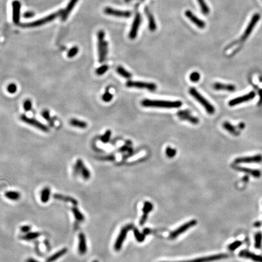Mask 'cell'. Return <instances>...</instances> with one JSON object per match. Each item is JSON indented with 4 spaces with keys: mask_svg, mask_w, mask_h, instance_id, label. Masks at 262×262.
<instances>
[{
    "mask_svg": "<svg viewBox=\"0 0 262 262\" xmlns=\"http://www.w3.org/2000/svg\"><path fill=\"white\" fill-rule=\"evenodd\" d=\"M98 36V51L100 63L105 61L108 52V43L104 40L105 33L103 30H100L97 33Z\"/></svg>",
    "mask_w": 262,
    "mask_h": 262,
    "instance_id": "3957f363",
    "label": "cell"
},
{
    "mask_svg": "<svg viewBox=\"0 0 262 262\" xmlns=\"http://www.w3.org/2000/svg\"><path fill=\"white\" fill-rule=\"evenodd\" d=\"M196 225H197V221L196 220H191V221L187 222L186 223L181 225L180 227H179L178 229H177L174 232L171 233L170 235V238L171 239H174L179 235L186 231L188 230H189V228H191V227H192Z\"/></svg>",
    "mask_w": 262,
    "mask_h": 262,
    "instance_id": "7c38bea8",
    "label": "cell"
},
{
    "mask_svg": "<svg viewBox=\"0 0 262 262\" xmlns=\"http://www.w3.org/2000/svg\"><path fill=\"white\" fill-rule=\"evenodd\" d=\"M26 262H38V261H37L36 260H35V259H32V258H29L27 260H26Z\"/></svg>",
    "mask_w": 262,
    "mask_h": 262,
    "instance_id": "816d5d0a",
    "label": "cell"
},
{
    "mask_svg": "<svg viewBox=\"0 0 262 262\" xmlns=\"http://www.w3.org/2000/svg\"><path fill=\"white\" fill-rule=\"evenodd\" d=\"M104 12L108 15L122 18H129L132 15V13L130 11L119 10L111 7H106L104 10Z\"/></svg>",
    "mask_w": 262,
    "mask_h": 262,
    "instance_id": "4fadbf2b",
    "label": "cell"
},
{
    "mask_svg": "<svg viewBox=\"0 0 262 262\" xmlns=\"http://www.w3.org/2000/svg\"><path fill=\"white\" fill-rule=\"evenodd\" d=\"M228 257V255L225 254H216V255H212L210 256H207L202 258H199L196 259H193L191 260L188 261H183V262H211L213 261H216L218 260H221L223 259H226Z\"/></svg>",
    "mask_w": 262,
    "mask_h": 262,
    "instance_id": "9a60e30c",
    "label": "cell"
},
{
    "mask_svg": "<svg viewBox=\"0 0 262 262\" xmlns=\"http://www.w3.org/2000/svg\"><path fill=\"white\" fill-rule=\"evenodd\" d=\"M74 173L75 174L80 173L85 180H88L90 177V171L85 166L83 161L81 159L77 160L74 167Z\"/></svg>",
    "mask_w": 262,
    "mask_h": 262,
    "instance_id": "52a82bcc",
    "label": "cell"
},
{
    "mask_svg": "<svg viewBox=\"0 0 262 262\" xmlns=\"http://www.w3.org/2000/svg\"><path fill=\"white\" fill-rule=\"evenodd\" d=\"M255 97H256L255 92H251L248 94H246L245 95H243V96H241L239 97H237L235 98H234L233 100H231V101H230L228 104L230 106H234L245 103L246 101H250V100L254 99Z\"/></svg>",
    "mask_w": 262,
    "mask_h": 262,
    "instance_id": "8fae6325",
    "label": "cell"
},
{
    "mask_svg": "<svg viewBox=\"0 0 262 262\" xmlns=\"http://www.w3.org/2000/svg\"><path fill=\"white\" fill-rule=\"evenodd\" d=\"M142 106L146 108L175 109L180 108L182 106V102L180 101H167L145 99L142 101Z\"/></svg>",
    "mask_w": 262,
    "mask_h": 262,
    "instance_id": "6da1fadb",
    "label": "cell"
},
{
    "mask_svg": "<svg viewBox=\"0 0 262 262\" xmlns=\"http://www.w3.org/2000/svg\"><path fill=\"white\" fill-rule=\"evenodd\" d=\"M141 21H142V17H141L140 14L137 13V15L135 17L134 20L133 21L132 26L131 27V30L129 32V36L130 39L134 40L137 37Z\"/></svg>",
    "mask_w": 262,
    "mask_h": 262,
    "instance_id": "5bb4252c",
    "label": "cell"
},
{
    "mask_svg": "<svg viewBox=\"0 0 262 262\" xmlns=\"http://www.w3.org/2000/svg\"><path fill=\"white\" fill-rule=\"evenodd\" d=\"M239 256L242 258L250 259L255 262H262V256L252 253L248 251L243 250L239 253Z\"/></svg>",
    "mask_w": 262,
    "mask_h": 262,
    "instance_id": "ac0fdd59",
    "label": "cell"
},
{
    "mask_svg": "<svg viewBox=\"0 0 262 262\" xmlns=\"http://www.w3.org/2000/svg\"><path fill=\"white\" fill-rule=\"evenodd\" d=\"M116 72L120 75L124 77V78L129 79L132 77V74L122 66H118L116 68Z\"/></svg>",
    "mask_w": 262,
    "mask_h": 262,
    "instance_id": "4dcf8cb0",
    "label": "cell"
},
{
    "mask_svg": "<svg viewBox=\"0 0 262 262\" xmlns=\"http://www.w3.org/2000/svg\"><path fill=\"white\" fill-rule=\"evenodd\" d=\"M79 244H78V251L81 255H84L87 252V245L86 237L83 233H80L78 235Z\"/></svg>",
    "mask_w": 262,
    "mask_h": 262,
    "instance_id": "44dd1931",
    "label": "cell"
},
{
    "mask_svg": "<svg viewBox=\"0 0 262 262\" xmlns=\"http://www.w3.org/2000/svg\"><path fill=\"white\" fill-rule=\"evenodd\" d=\"M189 114H191V112L189 110H182V111H180L177 112V116L178 117H180V116H184Z\"/></svg>",
    "mask_w": 262,
    "mask_h": 262,
    "instance_id": "c3c4849f",
    "label": "cell"
},
{
    "mask_svg": "<svg viewBox=\"0 0 262 262\" xmlns=\"http://www.w3.org/2000/svg\"><path fill=\"white\" fill-rule=\"evenodd\" d=\"M223 126L229 132H230V133H231L233 134H234V135H237V132L235 127L234 126H233L230 123H229L228 121H225L223 124Z\"/></svg>",
    "mask_w": 262,
    "mask_h": 262,
    "instance_id": "d590c367",
    "label": "cell"
},
{
    "mask_svg": "<svg viewBox=\"0 0 262 262\" xmlns=\"http://www.w3.org/2000/svg\"><path fill=\"white\" fill-rule=\"evenodd\" d=\"M179 118L181 120L184 121H188L189 123L193 124H197L199 123V120L196 116H192L191 114L185 115L184 116H180Z\"/></svg>",
    "mask_w": 262,
    "mask_h": 262,
    "instance_id": "f1b7e54d",
    "label": "cell"
},
{
    "mask_svg": "<svg viewBox=\"0 0 262 262\" xmlns=\"http://www.w3.org/2000/svg\"><path fill=\"white\" fill-rule=\"evenodd\" d=\"M153 209V205L152 204L149 202H146L144 204V206L143 208V215L142 217V218L140 220V225H143L145 222L147 220V215H148V213L150 212V211H152V210Z\"/></svg>",
    "mask_w": 262,
    "mask_h": 262,
    "instance_id": "7402d4cb",
    "label": "cell"
},
{
    "mask_svg": "<svg viewBox=\"0 0 262 262\" xmlns=\"http://www.w3.org/2000/svg\"><path fill=\"white\" fill-rule=\"evenodd\" d=\"M262 162V155L260 154L250 157H238L235 160L237 164L240 163H260Z\"/></svg>",
    "mask_w": 262,
    "mask_h": 262,
    "instance_id": "9c48e42d",
    "label": "cell"
},
{
    "mask_svg": "<svg viewBox=\"0 0 262 262\" xmlns=\"http://www.w3.org/2000/svg\"><path fill=\"white\" fill-rule=\"evenodd\" d=\"M102 99L104 102H110L113 99V95L109 92V89L108 88L102 96Z\"/></svg>",
    "mask_w": 262,
    "mask_h": 262,
    "instance_id": "8d00e7d4",
    "label": "cell"
},
{
    "mask_svg": "<svg viewBox=\"0 0 262 262\" xmlns=\"http://www.w3.org/2000/svg\"><path fill=\"white\" fill-rule=\"evenodd\" d=\"M213 87L214 89L217 90H226L229 92L235 91L236 87L233 85H227V84H222L220 83H215L214 84Z\"/></svg>",
    "mask_w": 262,
    "mask_h": 262,
    "instance_id": "603a6c76",
    "label": "cell"
},
{
    "mask_svg": "<svg viewBox=\"0 0 262 262\" xmlns=\"http://www.w3.org/2000/svg\"><path fill=\"white\" fill-rule=\"evenodd\" d=\"M185 16L191 21L196 26H197L199 28L203 29L206 27V23L205 22L199 18L197 17H196L191 11L189 10H187L185 11Z\"/></svg>",
    "mask_w": 262,
    "mask_h": 262,
    "instance_id": "e0dca14e",
    "label": "cell"
},
{
    "mask_svg": "<svg viewBox=\"0 0 262 262\" xmlns=\"http://www.w3.org/2000/svg\"><path fill=\"white\" fill-rule=\"evenodd\" d=\"M7 89V91H8L9 93L13 94V93H15L17 92V85L15 84L11 83L9 85H8Z\"/></svg>",
    "mask_w": 262,
    "mask_h": 262,
    "instance_id": "bcb514c9",
    "label": "cell"
},
{
    "mask_svg": "<svg viewBox=\"0 0 262 262\" xmlns=\"http://www.w3.org/2000/svg\"><path fill=\"white\" fill-rule=\"evenodd\" d=\"M41 114H42L43 117L49 123V124H51V126L53 127V126L54 125V121H52V120L51 119V116H50L49 111L47 110H44L42 112Z\"/></svg>",
    "mask_w": 262,
    "mask_h": 262,
    "instance_id": "74e56055",
    "label": "cell"
},
{
    "mask_svg": "<svg viewBox=\"0 0 262 262\" xmlns=\"http://www.w3.org/2000/svg\"><path fill=\"white\" fill-rule=\"evenodd\" d=\"M54 198L56 200H61V201H64L66 202H69L70 203L76 206L78 204V202L74 198L69 197V196H63L59 194H55L54 195Z\"/></svg>",
    "mask_w": 262,
    "mask_h": 262,
    "instance_id": "d4e9b609",
    "label": "cell"
},
{
    "mask_svg": "<svg viewBox=\"0 0 262 262\" xmlns=\"http://www.w3.org/2000/svg\"><path fill=\"white\" fill-rule=\"evenodd\" d=\"M260 18V15L259 13H256L254 15V16L252 17L251 21L249 22L248 27L246 28V29L245 30L243 35H242L241 38V40L244 41L245 40H246V38L249 36V35L251 34V32L253 31V29L254 28L256 23L259 21Z\"/></svg>",
    "mask_w": 262,
    "mask_h": 262,
    "instance_id": "ba28073f",
    "label": "cell"
},
{
    "mask_svg": "<svg viewBox=\"0 0 262 262\" xmlns=\"http://www.w3.org/2000/svg\"><path fill=\"white\" fill-rule=\"evenodd\" d=\"M244 124H243V123H241L240 125H239V127L240 128H241V129H243V128H244Z\"/></svg>",
    "mask_w": 262,
    "mask_h": 262,
    "instance_id": "f5cc1de1",
    "label": "cell"
},
{
    "mask_svg": "<svg viewBox=\"0 0 262 262\" xmlns=\"http://www.w3.org/2000/svg\"><path fill=\"white\" fill-rule=\"evenodd\" d=\"M51 196V189L48 187L44 188L41 194V200L43 203H47L50 199Z\"/></svg>",
    "mask_w": 262,
    "mask_h": 262,
    "instance_id": "83f0119b",
    "label": "cell"
},
{
    "mask_svg": "<svg viewBox=\"0 0 262 262\" xmlns=\"http://www.w3.org/2000/svg\"><path fill=\"white\" fill-rule=\"evenodd\" d=\"M234 169L238 171L250 175L255 178H260L262 176V172L259 169H254L240 166H235L234 167Z\"/></svg>",
    "mask_w": 262,
    "mask_h": 262,
    "instance_id": "d6986e66",
    "label": "cell"
},
{
    "mask_svg": "<svg viewBox=\"0 0 262 262\" xmlns=\"http://www.w3.org/2000/svg\"><path fill=\"white\" fill-rule=\"evenodd\" d=\"M166 154L169 158H173L177 154V150L171 147H168L166 149Z\"/></svg>",
    "mask_w": 262,
    "mask_h": 262,
    "instance_id": "ee69618b",
    "label": "cell"
},
{
    "mask_svg": "<svg viewBox=\"0 0 262 262\" xmlns=\"http://www.w3.org/2000/svg\"><path fill=\"white\" fill-rule=\"evenodd\" d=\"M21 11V3L18 0L12 2V20L15 24L18 25L20 22Z\"/></svg>",
    "mask_w": 262,
    "mask_h": 262,
    "instance_id": "2e32d148",
    "label": "cell"
},
{
    "mask_svg": "<svg viewBox=\"0 0 262 262\" xmlns=\"http://www.w3.org/2000/svg\"><path fill=\"white\" fill-rule=\"evenodd\" d=\"M41 235V234L40 233H37V232H29V233H26V235H23L21 237V238L23 240H34L36 238H38V237H40Z\"/></svg>",
    "mask_w": 262,
    "mask_h": 262,
    "instance_id": "d6a6232c",
    "label": "cell"
},
{
    "mask_svg": "<svg viewBox=\"0 0 262 262\" xmlns=\"http://www.w3.org/2000/svg\"><path fill=\"white\" fill-rule=\"evenodd\" d=\"M78 51H79V49L78 47L74 46V47H72L69 51V52H67V57L71 58L75 57L77 55V54L78 53Z\"/></svg>",
    "mask_w": 262,
    "mask_h": 262,
    "instance_id": "ab89813d",
    "label": "cell"
},
{
    "mask_svg": "<svg viewBox=\"0 0 262 262\" xmlns=\"http://www.w3.org/2000/svg\"><path fill=\"white\" fill-rule=\"evenodd\" d=\"M145 13H146L147 17L148 18V22H149V29L151 32H154L157 29V25L156 22L155 21V19L153 17V15L151 14V13L149 11L148 9L146 7L145 8Z\"/></svg>",
    "mask_w": 262,
    "mask_h": 262,
    "instance_id": "cb8c5ba5",
    "label": "cell"
},
{
    "mask_svg": "<svg viewBox=\"0 0 262 262\" xmlns=\"http://www.w3.org/2000/svg\"><path fill=\"white\" fill-rule=\"evenodd\" d=\"M70 124L71 126L75 127H78L80 129H85L86 128L87 126V124L84 121H82L78 119H75V118H72L70 120Z\"/></svg>",
    "mask_w": 262,
    "mask_h": 262,
    "instance_id": "4316f807",
    "label": "cell"
},
{
    "mask_svg": "<svg viewBox=\"0 0 262 262\" xmlns=\"http://www.w3.org/2000/svg\"><path fill=\"white\" fill-rule=\"evenodd\" d=\"M93 262H98V261H97V260H94V261H93Z\"/></svg>",
    "mask_w": 262,
    "mask_h": 262,
    "instance_id": "db71d44e",
    "label": "cell"
},
{
    "mask_svg": "<svg viewBox=\"0 0 262 262\" xmlns=\"http://www.w3.org/2000/svg\"><path fill=\"white\" fill-rule=\"evenodd\" d=\"M134 234L138 241H142L145 240V235L140 233L137 230H134Z\"/></svg>",
    "mask_w": 262,
    "mask_h": 262,
    "instance_id": "7dc6e473",
    "label": "cell"
},
{
    "mask_svg": "<svg viewBox=\"0 0 262 262\" xmlns=\"http://www.w3.org/2000/svg\"><path fill=\"white\" fill-rule=\"evenodd\" d=\"M78 1V0H70L69 2L67 4L66 9L64 10H63L62 15H61L62 21H66V19L69 17V14L70 13V12H72V10L74 8V7L75 6V5Z\"/></svg>",
    "mask_w": 262,
    "mask_h": 262,
    "instance_id": "ffe728a7",
    "label": "cell"
},
{
    "mask_svg": "<svg viewBox=\"0 0 262 262\" xmlns=\"http://www.w3.org/2000/svg\"><path fill=\"white\" fill-rule=\"evenodd\" d=\"M201 8V10L202 13L204 15H207L210 12V10L209 7L207 6L204 0H197Z\"/></svg>",
    "mask_w": 262,
    "mask_h": 262,
    "instance_id": "e575fe53",
    "label": "cell"
},
{
    "mask_svg": "<svg viewBox=\"0 0 262 262\" xmlns=\"http://www.w3.org/2000/svg\"><path fill=\"white\" fill-rule=\"evenodd\" d=\"M132 226V225H127V226L124 227L121 230L119 235L118 236V238L116 239L115 245H114V248L116 251H119L121 249V246H122L123 243V242L126 238V237L127 234V233L131 229Z\"/></svg>",
    "mask_w": 262,
    "mask_h": 262,
    "instance_id": "30bf717a",
    "label": "cell"
},
{
    "mask_svg": "<svg viewBox=\"0 0 262 262\" xmlns=\"http://www.w3.org/2000/svg\"><path fill=\"white\" fill-rule=\"evenodd\" d=\"M5 196L11 200H18L21 197L20 194L17 191H7L5 193Z\"/></svg>",
    "mask_w": 262,
    "mask_h": 262,
    "instance_id": "f546056e",
    "label": "cell"
},
{
    "mask_svg": "<svg viewBox=\"0 0 262 262\" xmlns=\"http://www.w3.org/2000/svg\"><path fill=\"white\" fill-rule=\"evenodd\" d=\"M20 119L24 123H27L28 124H29L30 126H32L33 127H35L40 129V130L42 131L43 132H47L49 131L47 126H46L45 124H43L42 123L40 122L39 121H38L37 120H36L35 118H29L25 115H22L21 116H20Z\"/></svg>",
    "mask_w": 262,
    "mask_h": 262,
    "instance_id": "8992f818",
    "label": "cell"
},
{
    "mask_svg": "<svg viewBox=\"0 0 262 262\" xmlns=\"http://www.w3.org/2000/svg\"><path fill=\"white\" fill-rule=\"evenodd\" d=\"M72 211L76 218L78 222H83L85 220L84 215L79 211V209L76 207H73L72 208Z\"/></svg>",
    "mask_w": 262,
    "mask_h": 262,
    "instance_id": "1f68e13d",
    "label": "cell"
},
{
    "mask_svg": "<svg viewBox=\"0 0 262 262\" xmlns=\"http://www.w3.org/2000/svg\"><path fill=\"white\" fill-rule=\"evenodd\" d=\"M30 230H31V227L28 225H25L21 227V231L23 233H29Z\"/></svg>",
    "mask_w": 262,
    "mask_h": 262,
    "instance_id": "681fc988",
    "label": "cell"
},
{
    "mask_svg": "<svg viewBox=\"0 0 262 262\" xmlns=\"http://www.w3.org/2000/svg\"><path fill=\"white\" fill-rule=\"evenodd\" d=\"M34 13L32 12H27L24 14V17L26 18H32V17H33Z\"/></svg>",
    "mask_w": 262,
    "mask_h": 262,
    "instance_id": "f907efd6",
    "label": "cell"
},
{
    "mask_svg": "<svg viewBox=\"0 0 262 262\" xmlns=\"http://www.w3.org/2000/svg\"><path fill=\"white\" fill-rule=\"evenodd\" d=\"M255 248L256 249H260L262 246V233L258 232L255 235Z\"/></svg>",
    "mask_w": 262,
    "mask_h": 262,
    "instance_id": "836d02e7",
    "label": "cell"
},
{
    "mask_svg": "<svg viewBox=\"0 0 262 262\" xmlns=\"http://www.w3.org/2000/svg\"><path fill=\"white\" fill-rule=\"evenodd\" d=\"M109 69V66L108 65H103L100 67H99L98 69H97L95 72L96 74L98 75H102L105 74L106 72H107Z\"/></svg>",
    "mask_w": 262,
    "mask_h": 262,
    "instance_id": "f35d334b",
    "label": "cell"
},
{
    "mask_svg": "<svg viewBox=\"0 0 262 262\" xmlns=\"http://www.w3.org/2000/svg\"><path fill=\"white\" fill-rule=\"evenodd\" d=\"M67 249L66 248H64L60 249L59 251H58V252H57L56 253H55L52 256H51V257H49L47 259L46 262H54L55 261H56L57 260H58V259H59L61 257H62L63 256L66 254L67 253Z\"/></svg>",
    "mask_w": 262,
    "mask_h": 262,
    "instance_id": "484cf974",
    "label": "cell"
},
{
    "mask_svg": "<svg viewBox=\"0 0 262 262\" xmlns=\"http://www.w3.org/2000/svg\"><path fill=\"white\" fill-rule=\"evenodd\" d=\"M62 13H63V10H61L55 13H54L48 16H46L44 18H42L40 20H36L31 23L22 24L21 25V26L23 28H35V27L41 26L42 25H44L47 23H49L54 20L57 17L61 16L62 15Z\"/></svg>",
    "mask_w": 262,
    "mask_h": 262,
    "instance_id": "277c9868",
    "label": "cell"
},
{
    "mask_svg": "<svg viewBox=\"0 0 262 262\" xmlns=\"http://www.w3.org/2000/svg\"><path fill=\"white\" fill-rule=\"evenodd\" d=\"M126 86L127 87L132 88H138V89H147L150 91H155L157 89V85L153 83L143 82L138 81H128Z\"/></svg>",
    "mask_w": 262,
    "mask_h": 262,
    "instance_id": "5b68a950",
    "label": "cell"
},
{
    "mask_svg": "<svg viewBox=\"0 0 262 262\" xmlns=\"http://www.w3.org/2000/svg\"><path fill=\"white\" fill-rule=\"evenodd\" d=\"M111 131L110 130H108L106 131V132L104 133V134L103 135L101 136V141L104 143H107L110 139H111Z\"/></svg>",
    "mask_w": 262,
    "mask_h": 262,
    "instance_id": "60d3db41",
    "label": "cell"
},
{
    "mask_svg": "<svg viewBox=\"0 0 262 262\" xmlns=\"http://www.w3.org/2000/svg\"><path fill=\"white\" fill-rule=\"evenodd\" d=\"M189 92L190 95L196 99L206 110L207 114L210 115H212L215 113V108L211 104L209 101H208L202 95H201L199 91L194 87H191L189 90Z\"/></svg>",
    "mask_w": 262,
    "mask_h": 262,
    "instance_id": "7a4b0ae2",
    "label": "cell"
},
{
    "mask_svg": "<svg viewBox=\"0 0 262 262\" xmlns=\"http://www.w3.org/2000/svg\"><path fill=\"white\" fill-rule=\"evenodd\" d=\"M241 244H242V243L240 241H235L228 246V249L231 251H235V249L238 248L241 245Z\"/></svg>",
    "mask_w": 262,
    "mask_h": 262,
    "instance_id": "7bdbcfd3",
    "label": "cell"
},
{
    "mask_svg": "<svg viewBox=\"0 0 262 262\" xmlns=\"http://www.w3.org/2000/svg\"><path fill=\"white\" fill-rule=\"evenodd\" d=\"M23 108H24V109L26 111H31L32 110V101H31V100H29V99H28V100H26L25 101H24V103H23Z\"/></svg>",
    "mask_w": 262,
    "mask_h": 262,
    "instance_id": "f6af8a7d",
    "label": "cell"
},
{
    "mask_svg": "<svg viewBox=\"0 0 262 262\" xmlns=\"http://www.w3.org/2000/svg\"><path fill=\"white\" fill-rule=\"evenodd\" d=\"M189 78L192 82L197 83L200 80V75L198 72H193L190 75Z\"/></svg>",
    "mask_w": 262,
    "mask_h": 262,
    "instance_id": "b9f144b4",
    "label": "cell"
}]
</instances>
